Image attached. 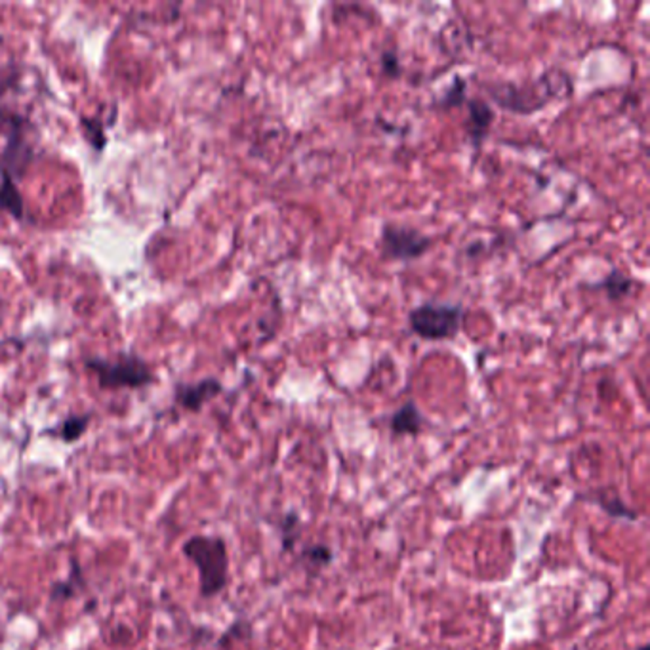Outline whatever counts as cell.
Masks as SVG:
<instances>
[{
  "label": "cell",
  "mask_w": 650,
  "mask_h": 650,
  "mask_svg": "<svg viewBox=\"0 0 650 650\" xmlns=\"http://www.w3.org/2000/svg\"><path fill=\"white\" fill-rule=\"evenodd\" d=\"M183 555L199 571L200 595L210 599L228 588L229 553L228 543L219 536H191L183 543Z\"/></svg>",
  "instance_id": "cell-1"
},
{
  "label": "cell",
  "mask_w": 650,
  "mask_h": 650,
  "mask_svg": "<svg viewBox=\"0 0 650 650\" xmlns=\"http://www.w3.org/2000/svg\"><path fill=\"white\" fill-rule=\"evenodd\" d=\"M562 84L564 87H569L571 84L569 75L562 71H550V73H545L538 82H534L533 87H530V90L519 88V87H515V84H509V82H498V84H492V87H488V94L492 96L496 104L502 106V109L519 113V115H528V113L540 111L547 104V101L553 98H559L561 92L571 94L572 88H561Z\"/></svg>",
  "instance_id": "cell-2"
},
{
  "label": "cell",
  "mask_w": 650,
  "mask_h": 650,
  "mask_svg": "<svg viewBox=\"0 0 650 650\" xmlns=\"http://www.w3.org/2000/svg\"><path fill=\"white\" fill-rule=\"evenodd\" d=\"M464 310L452 303H422L408 313V324L416 336L427 341L454 338L461 329Z\"/></svg>",
  "instance_id": "cell-3"
},
{
  "label": "cell",
  "mask_w": 650,
  "mask_h": 650,
  "mask_svg": "<svg viewBox=\"0 0 650 650\" xmlns=\"http://www.w3.org/2000/svg\"><path fill=\"white\" fill-rule=\"evenodd\" d=\"M87 367L98 376L101 387H144L153 382L149 367L135 357H121L118 361L107 358H88Z\"/></svg>",
  "instance_id": "cell-4"
},
{
  "label": "cell",
  "mask_w": 650,
  "mask_h": 650,
  "mask_svg": "<svg viewBox=\"0 0 650 650\" xmlns=\"http://www.w3.org/2000/svg\"><path fill=\"white\" fill-rule=\"evenodd\" d=\"M382 246L391 260L413 262L427 254L433 246V241L414 228L387 224L382 231Z\"/></svg>",
  "instance_id": "cell-5"
},
{
  "label": "cell",
  "mask_w": 650,
  "mask_h": 650,
  "mask_svg": "<svg viewBox=\"0 0 650 650\" xmlns=\"http://www.w3.org/2000/svg\"><path fill=\"white\" fill-rule=\"evenodd\" d=\"M219 393H221V384L214 378H209L193 385H180L176 399L185 410L197 413V410H200L210 399L219 395Z\"/></svg>",
  "instance_id": "cell-6"
},
{
  "label": "cell",
  "mask_w": 650,
  "mask_h": 650,
  "mask_svg": "<svg viewBox=\"0 0 650 650\" xmlns=\"http://www.w3.org/2000/svg\"><path fill=\"white\" fill-rule=\"evenodd\" d=\"M468 111H469V121H468V134L469 140L475 147L481 145V142L487 138V134L494 121V111L492 107L483 99H466Z\"/></svg>",
  "instance_id": "cell-7"
},
{
  "label": "cell",
  "mask_w": 650,
  "mask_h": 650,
  "mask_svg": "<svg viewBox=\"0 0 650 650\" xmlns=\"http://www.w3.org/2000/svg\"><path fill=\"white\" fill-rule=\"evenodd\" d=\"M389 430L393 435L416 437L423 430V416L414 401H406L389 420Z\"/></svg>",
  "instance_id": "cell-8"
},
{
  "label": "cell",
  "mask_w": 650,
  "mask_h": 650,
  "mask_svg": "<svg viewBox=\"0 0 650 650\" xmlns=\"http://www.w3.org/2000/svg\"><path fill=\"white\" fill-rule=\"evenodd\" d=\"M633 284H636V283H633V279H629L626 273H622L618 269H612L603 281L590 284V288L603 290V292L608 296V300L620 302V300L627 298L633 292V290H631Z\"/></svg>",
  "instance_id": "cell-9"
},
{
  "label": "cell",
  "mask_w": 650,
  "mask_h": 650,
  "mask_svg": "<svg viewBox=\"0 0 650 650\" xmlns=\"http://www.w3.org/2000/svg\"><path fill=\"white\" fill-rule=\"evenodd\" d=\"M591 500H593L599 507H601L610 519L627 521V523H633V521L639 519L637 509L629 507V506L620 498V496H616V494H605V492H601V494L593 496Z\"/></svg>",
  "instance_id": "cell-10"
},
{
  "label": "cell",
  "mask_w": 650,
  "mask_h": 650,
  "mask_svg": "<svg viewBox=\"0 0 650 650\" xmlns=\"http://www.w3.org/2000/svg\"><path fill=\"white\" fill-rule=\"evenodd\" d=\"M300 559L305 564L307 571L319 572L322 569H327L329 564H332L334 552H332V547L327 543H311V545L303 547Z\"/></svg>",
  "instance_id": "cell-11"
},
{
  "label": "cell",
  "mask_w": 650,
  "mask_h": 650,
  "mask_svg": "<svg viewBox=\"0 0 650 650\" xmlns=\"http://www.w3.org/2000/svg\"><path fill=\"white\" fill-rule=\"evenodd\" d=\"M279 536H281V550L283 553H292L296 550V543L302 534L300 515L296 511H290L279 523Z\"/></svg>",
  "instance_id": "cell-12"
},
{
  "label": "cell",
  "mask_w": 650,
  "mask_h": 650,
  "mask_svg": "<svg viewBox=\"0 0 650 650\" xmlns=\"http://www.w3.org/2000/svg\"><path fill=\"white\" fill-rule=\"evenodd\" d=\"M0 209L12 212L15 218H22L23 214L22 197L6 174H5V181H0Z\"/></svg>",
  "instance_id": "cell-13"
},
{
  "label": "cell",
  "mask_w": 650,
  "mask_h": 650,
  "mask_svg": "<svg viewBox=\"0 0 650 650\" xmlns=\"http://www.w3.org/2000/svg\"><path fill=\"white\" fill-rule=\"evenodd\" d=\"M88 422H90V416H71L67 418L58 430V435L65 441V442H73L77 439L82 437V433L87 432L88 427Z\"/></svg>",
  "instance_id": "cell-14"
},
{
  "label": "cell",
  "mask_w": 650,
  "mask_h": 650,
  "mask_svg": "<svg viewBox=\"0 0 650 650\" xmlns=\"http://www.w3.org/2000/svg\"><path fill=\"white\" fill-rule=\"evenodd\" d=\"M439 104L444 106V107H456V106L466 104V82H464V79L456 77L454 82H452V87L447 92H444V96H442V99L439 101Z\"/></svg>",
  "instance_id": "cell-15"
},
{
  "label": "cell",
  "mask_w": 650,
  "mask_h": 650,
  "mask_svg": "<svg viewBox=\"0 0 650 650\" xmlns=\"http://www.w3.org/2000/svg\"><path fill=\"white\" fill-rule=\"evenodd\" d=\"M380 63H382V71L391 79H397L403 73V67L395 50H385L380 58Z\"/></svg>",
  "instance_id": "cell-16"
},
{
  "label": "cell",
  "mask_w": 650,
  "mask_h": 650,
  "mask_svg": "<svg viewBox=\"0 0 650 650\" xmlns=\"http://www.w3.org/2000/svg\"><path fill=\"white\" fill-rule=\"evenodd\" d=\"M250 636H252V631H250V626H248L246 622H235V624L226 631V636L221 637L219 645L224 646V645H229V641H233V639H246V637H250Z\"/></svg>",
  "instance_id": "cell-17"
},
{
  "label": "cell",
  "mask_w": 650,
  "mask_h": 650,
  "mask_svg": "<svg viewBox=\"0 0 650 650\" xmlns=\"http://www.w3.org/2000/svg\"><path fill=\"white\" fill-rule=\"evenodd\" d=\"M639 650H650V648H648V645H641Z\"/></svg>",
  "instance_id": "cell-18"
}]
</instances>
